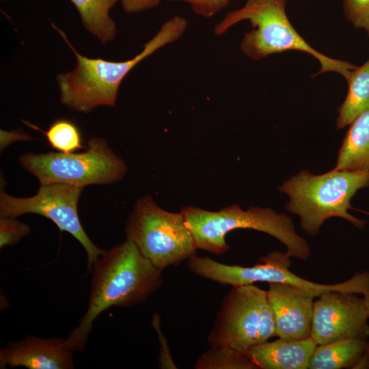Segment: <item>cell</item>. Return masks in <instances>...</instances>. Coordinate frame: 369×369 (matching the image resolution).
Returning <instances> with one entry per match:
<instances>
[{
    "instance_id": "obj_21",
    "label": "cell",
    "mask_w": 369,
    "mask_h": 369,
    "mask_svg": "<svg viewBox=\"0 0 369 369\" xmlns=\"http://www.w3.org/2000/svg\"><path fill=\"white\" fill-rule=\"evenodd\" d=\"M30 232V226L16 217L0 216V248L16 245Z\"/></svg>"
},
{
    "instance_id": "obj_23",
    "label": "cell",
    "mask_w": 369,
    "mask_h": 369,
    "mask_svg": "<svg viewBox=\"0 0 369 369\" xmlns=\"http://www.w3.org/2000/svg\"><path fill=\"white\" fill-rule=\"evenodd\" d=\"M151 325L157 333L159 342V353L158 365L161 369L178 368L170 353L167 340L163 334L161 327V316L157 313H154L151 320Z\"/></svg>"
},
{
    "instance_id": "obj_26",
    "label": "cell",
    "mask_w": 369,
    "mask_h": 369,
    "mask_svg": "<svg viewBox=\"0 0 369 369\" xmlns=\"http://www.w3.org/2000/svg\"><path fill=\"white\" fill-rule=\"evenodd\" d=\"M31 137L25 133L19 131L8 132L1 131V151L3 150L9 144L16 141H29Z\"/></svg>"
},
{
    "instance_id": "obj_7",
    "label": "cell",
    "mask_w": 369,
    "mask_h": 369,
    "mask_svg": "<svg viewBox=\"0 0 369 369\" xmlns=\"http://www.w3.org/2000/svg\"><path fill=\"white\" fill-rule=\"evenodd\" d=\"M18 161L40 184L64 183L83 188L117 182L128 169L107 141L98 137H92L79 153L26 152L19 156Z\"/></svg>"
},
{
    "instance_id": "obj_13",
    "label": "cell",
    "mask_w": 369,
    "mask_h": 369,
    "mask_svg": "<svg viewBox=\"0 0 369 369\" xmlns=\"http://www.w3.org/2000/svg\"><path fill=\"white\" fill-rule=\"evenodd\" d=\"M74 351L60 338L27 336L9 342L0 351V368L22 366L29 369L74 368Z\"/></svg>"
},
{
    "instance_id": "obj_16",
    "label": "cell",
    "mask_w": 369,
    "mask_h": 369,
    "mask_svg": "<svg viewBox=\"0 0 369 369\" xmlns=\"http://www.w3.org/2000/svg\"><path fill=\"white\" fill-rule=\"evenodd\" d=\"M335 169L369 173V111L351 123L338 150Z\"/></svg>"
},
{
    "instance_id": "obj_15",
    "label": "cell",
    "mask_w": 369,
    "mask_h": 369,
    "mask_svg": "<svg viewBox=\"0 0 369 369\" xmlns=\"http://www.w3.org/2000/svg\"><path fill=\"white\" fill-rule=\"evenodd\" d=\"M308 368H369V340L348 338L317 345Z\"/></svg>"
},
{
    "instance_id": "obj_18",
    "label": "cell",
    "mask_w": 369,
    "mask_h": 369,
    "mask_svg": "<svg viewBox=\"0 0 369 369\" xmlns=\"http://www.w3.org/2000/svg\"><path fill=\"white\" fill-rule=\"evenodd\" d=\"M77 8L83 27L102 43L112 41L117 29L109 16L118 0H70Z\"/></svg>"
},
{
    "instance_id": "obj_25",
    "label": "cell",
    "mask_w": 369,
    "mask_h": 369,
    "mask_svg": "<svg viewBox=\"0 0 369 369\" xmlns=\"http://www.w3.org/2000/svg\"><path fill=\"white\" fill-rule=\"evenodd\" d=\"M123 10L128 14L141 12L157 7L161 0H118Z\"/></svg>"
},
{
    "instance_id": "obj_24",
    "label": "cell",
    "mask_w": 369,
    "mask_h": 369,
    "mask_svg": "<svg viewBox=\"0 0 369 369\" xmlns=\"http://www.w3.org/2000/svg\"><path fill=\"white\" fill-rule=\"evenodd\" d=\"M168 1H181L188 3L196 14L210 18L224 10L230 0H167Z\"/></svg>"
},
{
    "instance_id": "obj_9",
    "label": "cell",
    "mask_w": 369,
    "mask_h": 369,
    "mask_svg": "<svg viewBox=\"0 0 369 369\" xmlns=\"http://www.w3.org/2000/svg\"><path fill=\"white\" fill-rule=\"evenodd\" d=\"M290 256L286 252L273 251L259 259L252 266L230 265L208 257L195 255L187 260L193 273L222 285L241 286L258 282L288 283L305 288L317 297L331 290L364 295L369 289V272L357 273L346 281L333 284H318L302 278L290 270Z\"/></svg>"
},
{
    "instance_id": "obj_5",
    "label": "cell",
    "mask_w": 369,
    "mask_h": 369,
    "mask_svg": "<svg viewBox=\"0 0 369 369\" xmlns=\"http://www.w3.org/2000/svg\"><path fill=\"white\" fill-rule=\"evenodd\" d=\"M369 187V173L333 169L322 174L302 170L286 180L279 191L289 200L286 209L298 215L308 235L316 236L325 220L342 218L363 230L367 222L350 214L351 200Z\"/></svg>"
},
{
    "instance_id": "obj_8",
    "label": "cell",
    "mask_w": 369,
    "mask_h": 369,
    "mask_svg": "<svg viewBox=\"0 0 369 369\" xmlns=\"http://www.w3.org/2000/svg\"><path fill=\"white\" fill-rule=\"evenodd\" d=\"M275 336L266 290L255 285L232 286L223 297L208 337L210 346H228L247 355Z\"/></svg>"
},
{
    "instance_id": "obj_3",
    "label": "cell",
    "mask_w": 369,
    "mask_h": 369,
    "mask_svg": "<svg viewBox=\"0 0 369 369\" xmlns=\"http://www.w3.org/2000/svg\"><path fill=\"white\" fill-rule=\"evenodd\" d=\"M286 0H247L245 5L229 12L214 27L215 34L222 36L232 27L248 20L253 29L246 32L240 44L241 52L253 60L287 51L308 53L318 61L320 70L314 77L335 72L347 81L357 66L329 57L312 47L296 31L286 11Z\"/></svg>"
},
{
    "instance_id": "obj_10",
    "label": "cell",
    "mask_w": 369,
    "mask_h": 369,
    "mask_svg": "<svg viewBox=\"0 0 369 369\" xmlns=\"http://www.w3.org/2000/svg\"><path fill=\"white\" fill-rule=\"evenodd\" d=\"M83 189L64 183L40 184L36 195L17 197L7 194L1 185L0 216L17 217L34 213L51 219L61 231L68 232L81 243L87 254V269L91 272L106 250L92 241L80 221L78 203Z\"/></svg>"
},
{
    "instance_id": "obj_6",
    "label": "cell",
    "mask_w": 369,
    "mask_h": 369,
    "mask_svg": "<svg viewBox=\"0 0 369 369\" xmlns=\"http://www.w3.org/2000/svg\"><path fill=\"white\" fill-rule=\"evenodd\" d=\"M124 232L126 239L162 271L196 255L197 249L182 213L164 210L148 195L135 203Z\"/></svg>"
},
{
    "instance_id": "obj_11",
    "label": "cell",
    "mask_w": 369,
    "mask_h": 369,
    "mask_svg": "<svg viewBox=\"0 0 369 369\" xmlns=\"http://www.w3.org/2000/svg\"><path fill=\"white\" fill-rule=\"evenodd\" d=\"M359 294L331 290L314 301L311 338L316 345L348 338H369L364 297Z\"/></svg>"
},
{
    "instance_id": "obj_2",
    "label": "cell",
    "mask_w": 369,
    "mask_h": 369,
    "mask_svg": "<svg viewBox=\"0 0 369 369\" xmlns=\"http://www.w3.org/2000/svg\"><path fill=\"white\" fill-rule=\"evenodd\" d=\"M187 25L184 17L175 15L161 25L134 57L113 62L82 55L70 44L66 34L53 25L77 59L72 71L57 75L61 102L72 110L85 113L100 106L115 107L120 83L129 72L157 50L180 39Z\"/></svg>"
},
{
    "instance_id": "obj_27",
    "label": "cell",
    "mask_w": 369,
    "mask_h": 369,
    "mask_svg": "<svg viewBox=\"0 0 369 369\" xmlns=\"http://www.w3.org/2000/svg\"><path fill=\"white\" fill-rule=\"evenodd\" d=\"M363 297L364 300V304H365L367 315L369 318V289L364 295H363Z\"/></svg>"
},
{
    "instance_id": "obj_20",
    "label": "cell",
    "mask_w": 369,
    "mask_h": 369,
    "mask_svg": "<svg viewBox=\"0 0 369 369\" xmlns=\"http://www.w3.org/2000/svg\"><path fill=\"white\" fill-rule=\"evenodd\" d=\"M44 134L51 146L57 152L72 153L84 148L79 129L68 120H56Z\"/></svg>"
},
{
    "instance_id": "obj_4",
    "label": "cell",
    "mask_w": 369,
    "mask_h": 369,
    "mask_svg": "<svg viewBox=\"0 0 369 369\" xmlns=\"http://www.w3.org/2000/svg\"><path fill=\"white\" fill-rule=\"evenodd\" d=\"M182 213L197 249L221 255L230 249L225 236L237 229L264 232L279 241L290 257L306 261L310 247L295 230L291 218L270 208L249 206L243 210L238 204L210 211L193 206H183Z\"/></svg>"
},
{
    "instance_id": "obj_17",
    "label": "cell",
    "mask_w": 369,
    "mask_h": 369,
    "mask_svg": "<svg viewBox=\"0 0 369 369\" xmlns=\"http://www.w3.org/2000/svg\"><path fill=\"white\" fill-rule=\"evenodd\" d=\"M346 81L348 92L338 109V128L350 125L358 115L369 111V57L361 66H357L351 72Z\"/></svg>"
},
{
    "instance_id": "obj_1",
    "label": "cell",
    "mask_w": 369,
    "mask_h": 369,
    "mask_svg": "<svg viewBox=\"0 0 369 369\" xmlns=\"http://www.w3.org/2000/svg\"><path fill=\"white\" fill-rule=\"evenodd\" d=\"M91 272L87 309L66 339V346L74 352L85 349L93 323L100 314L113 306L126 308L144 303L163 282V271L127 239L105 251Z\"/></svg>"
},
{
    "instance_id": "obj_19",
    "label": "cell",
    "mask_w": 369,
    "mask_h": 369,
    "mask_svg": "<svg viewBox=\"0 0 369 369\" xmlns=\"http://www.w3.org/2000/svg\"><path fill=\"white\" fill-rule=\"evenodd\" d=\"M195 369H258L249 357L228 346H210L196 359Z\"/></svg>"
},
{
    "instance_id": "obj_22",
    "label": "cell",
    "mask_w": 369,
    "mask_h": 369,
    "mask_svg": "<svg viewBox=\"0 0 369 369\" xmlns=\"http://www.w3.org/2000/svg\"><path fill=\"white\" fill-rule=\"evenodd\" d=\"M343 11L347 20L369 38V0H343Z\"/></svg>"
},
{
    "instance_id": "obj_14",
    "label": "cell",
    "mask_w": 369,
    "mask_h": 369,
    "mask_svg": "<svg viewBox=\"0 0 369 369\" xmlns=\"http://www.w3.org/2000/svg\"><path fill=\"white\" fill-rule=\"evenodd\" d=\"M316 346L311 338L300 340L278 338L252 347L247 355L258 369H308Z\"/></svg>"
},
{
    "instance_id": "obj_12",
    "label": "cell",
    "mask_w": 369,
    "mask_h": 369,
    "mask_svg": "<svg viewBox=\"0 0 369 369\" xmlns=\"http://www.w3.org/2000/svg\"><path fill=\"white\" fill-rule=\"evenodd\" d=\"M267 298L273 314L275 336L288 340L311 338L314 298L305 288L288 283H269Z\"/></svg>"
}]
</instances>
